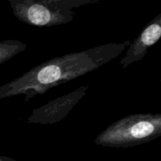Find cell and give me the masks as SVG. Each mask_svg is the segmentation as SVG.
Listing matches in <instances>:
<instances>
[{
	"mask_svg": "<svg viewBox=\"0 0 161 161\" xmlns=\"http://www.w3.org/2000/svg\"><path fill=\"white\" fill-rule=\"evenodd\" d=\"M89 85L82 86L72 92L50 101L32 110L28 117V124L53 125L64 119L75 105L86 95Z\"/></svg>",
	"mask_w": 161,
	"mask_h": 161,
	"instance_id": "obj_3",
	"label": "cell"
},
{
	"mask_svg": "<svg viewBox=\"0 0 161 161\" xmlns=\"http://www.w3.org/2000/svg\"><path fill=\"white\" fill-rule=\"evenodd\" d=\"M0 161H17L10 157H5V156H0Z\"/></svg>",
	"mask_w": 161,
	"mask_h": 161,
	"instance_id": "obj_6",
	"label": "cell"
},
{
	"mask_svg": "<svg viewBox=\"0 0 161 161\" xmlns=\"http://www.w3.org/2000/svg\"><path fill=\"white\" fill-rule=\"evenodd\" d=\"M161 136L160 113H137L115 121L95 138L97 146L129 148Z\"/></svg>",
	"mask_w": 161,
	"mask_h": 161,
	"instance_id": "obj_2",
	"label": "cell"
},
{
	"mask_svg": "<svg viewBox=\"0 0 161 161\" xmlns=\"http://www.w3.org/2000/svg\"><path fill=\"white\" fill-rule=\"evenodd\" d=\"M27 44L16 39L0 42V64L6 62L26 49Z\"/></svg>",
	"mask_w": 161,
	"mask_h": 161,
	"instance_id": "obj_5",
	"label": "cell"
},
{
	"mask_svg": "<svg viewBox=\"0 0 161 161\" xmlns=\"http://www.w3.org/2000/svg\"><path fill=\"white\" fill-rule=\"evenodd\" d=\"M160 37L161 14H159L130 42L127 52L119 61L122 69H126L133 63L141 61L149 48L160 40Z\"/></svg>",
	"mask_w": 161,
	"mask_h": 161,
	"instance_id": "obj_4",
	"label": "cell"
},
{
	"mask_svg": "<svg viewBox=\"0 0 161 161\" xmlns=\"http://www.w3.org/2000/svg\"><path fill=\"white\" fill-rule=\"evenodd\" d=\"M131 41L106 43L94 48L56 57L38 64L17 79L0 86V100L25 95L28 102L35 96L96 70L118 58Z\"/></svg>",
	"mask_w": 161,
	"mask_h": 161,
	"instance_id": "obj_1",
	"label": "cell"
}]
</instances>
